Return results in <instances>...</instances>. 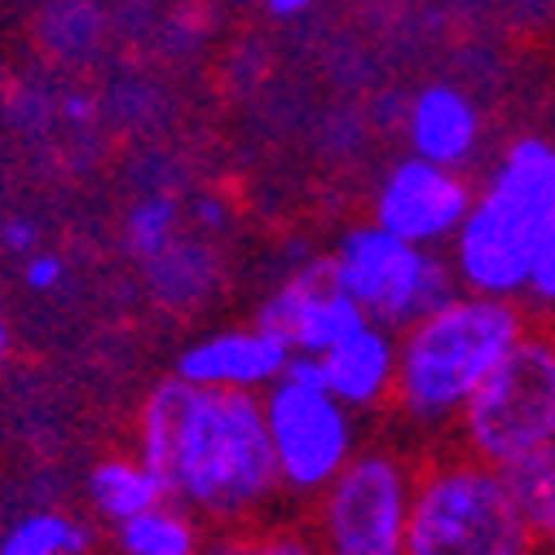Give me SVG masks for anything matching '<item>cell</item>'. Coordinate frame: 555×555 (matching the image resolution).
<instances>
[{
  "instance_id": "9",
  "label": "cell",
  "mask_w": 555,
  "mask_h": 555,
  "mask_svg": "<svg viewBox=\"0 0 555 555\" xmlns=\"http://www.w3.org/2000/svg\"><path fill=\"white\" fill-rule=\"evenodd\" d=\"M476 203V181L454 168H437L414 155L392 159L371 185V217L401 243L441 251L454 243L459 225Z\"/></svg>"
},
{
  "instance_id": "21",
  "label": "cell",
  "mask_w": 555,
  "mask_h": 555,
  "mask_svg": "<svg viewBox=\"0 0 555 555\" xmlns=\"http://www.w3.org/2000/svg\"><path fill=\"white\" fill-rule=\"evenodd\" d=\"M203 264H207V247H198V243H190V238H177L164 256H155V260L146 264V273H151V283H155V292H159L164 300L181 305V300L198 296V287H203Z\"/></svg>"
},
{
  "instance_id": "27",
  "label": "cell",
  "mask_w": 555,
  "mask_h": 555,
  "mask_svg": "<svg viewBox=\"0 0 555 555\" xmlns=\"http://www.w3.org/2000/svg\"><path fill=\"white\" fill-rule=\"evenodd\" d=\"M194 212H198V225H203V230H225V221H230L221 198H198Z\"/></svg>"
},
{
  "instance_id": "17",
  "label": "cell",
  "mask_w": 555,
  "mask_h": 555,
  "mask_svg": "<svg viewBox=\"0 0 555 555\" xmlns=\"http://www.w3.org/2000/svg\"><path fill=\"white\" fill-rule=\"evenodd\" d=\"M0 555H93V529L72 512H27L0 533Z\"/></svg>"
},
{
  "instance_id": "5",
  "label": "cell",
  "mask_w": 555,
  "mask_h": 555,
  "mask_svg": "<svg viewBox=\"0 0 555 555\" xmlns=\"http://www.w3.org/2000/svg\"><path fill=\"white\" fill-rule=\"evenodd\" d=\"M260 410L283 499L313 507L326 494V485L358 459L362 414L322 388L313 358H292L287 375L260 397Z\"/></svg>"
},
{
  "instance_id": "1",
  "label": "cell",
  "mask_w": 555,
  "mask_h": 555,
  "mask_svg": "<svg viewBox=\"0 0 555 555\" xmlns=\"http://www.w3.org/2000/svg\"><path fill=\"white\" fill-rule=\"evenodd\" d=\"M132 450L159 472L168 503L212 533L269 520L283 499L260 397L207 392L168 375L137 410Z\"/></svg>"
},
{
  "instance_id": "13",
  "label": "cell",
  "mask_w": 555,
  "mask_h": 555,
  "mask_svg": "<svg viewBox=\"0 0 555 555\" xmlns=\"http://www.w3.org/2000/svg\"><path fill=\"white\" fill-rule=\"evenodd\" d=\"M318 379L322 388L344 401L353 414H375L392 410V388H397V331L388 326H358L344 344L326 358H318Z\"/></svg>"
},
{
  "instance_id": "12",
  "label": "cell",
  "mask_w": 555,
  "mask_h": 555,
  "mask_svg": "<svg viewBox=\"0 0 555 555\" xmlns=\"http://www.w3.org/2000/svg\"><path fill=\"white\" fill-rule=\"evenodd\" d=\"M401 137H405V155L467 172L485 142V111L467 89L450 80H433L414 89V98L405 102Z\"/></svg>"
},
{
  "instance_id": "6",
  "label": "cell",
  "mask_w": 555,
  "mask_h": 555,
  "mask_svg": "<svg viewBox=\"0 0 555 555\" xmlns=\"http://www.w3.org/2000/svg\"><path fill=\"white\" fill-rule=\"evenodd\" d=\"M326 269L331 283L366 313V322L397 335L459 296L446 251L401 243L375 221L344 225L326 251Z\"/></svg>"
},
{
  "instance_id": "24",
  "label": "cell",
  "mask_w": 555,
  "mask_h": 555,
  "mask_svg": "<svg viewBox=\"0 0 555 555\" xmlns=\"http://www.w3.org/2000/svg\"><path fill=\"white\" fill-rule=\"evenodd\" d=\"M0 243H5V251H36L40 230H36L27 217H14V221L0 225Z\"/></svg>"
},
{
  "instance_id": "20",
  "label": "cell",
  "mask_w": 555,
  "mask_h": 555,
  "mask_svg": "<svg viewBox=\"0 0 555 555\" xmlns=\"http://www.w3.org/2000/svg\"><path fill=\"white\" fill-rule=\"evenodd\" d=\"M181 238V207L172 194H146V198H137L128 207V217H124V243L128 251L151 264L155 256H164L172 243Z\"/></svg>"
},
{
  "instance_id": "23",
  "label": "cell",
  "mask_w": 555,
  "mask_h": 555,
  "mask_svg": "<svg viewBox=\"0 0 555 555\" xmlns=\"http://www.w3.org/2000/svg\"><path fill=\"white\" fill-rule=\"evenodd\" d=\"M62 278H66V260L57 251H31L23 264V283L31 292H57Z\"/></svg>"
},
{
  "instance_id": "29",
  "label": "cell",
  "mask_w": 555,
  "mask_h": 555,
  "mask_svg": "<svg viewBox=\"0 0 555 555\" xmlns=\"http://www.w3.org/2000/svg\"><path fill=\"white\" fill-rule=\"evenodd\" d=\"M542 551H546V555H555V529H551V533L542 538Z\"/></svg>"
},
{
  "instance_id": "19",
  "label": "cell",
  "mask_w": 555,
  "mask_h": 555,
  "mask_svg": "<svg viewBox=\"0 0 555 555\" xmlns=\"http://www.w3.org/2000/svg\"><path fill=\"white\" fill-rule=\"evenodd\" d=\"M503 480H507L516 507L525 512V520L546 538L555 529V446L512 463L503 472Z\"/></svg>"
},
{
  "instance_id": "25",
  "label": "cell",
  "mask_w": 555,
  "mask_h": 555,
  "mask_svg": "<svg viewBox=\"0 0 555 555\" xmlns=\"http://www.w3.org/2000/svg\"><path fill=\"white\" fill-rule=\"evenodd\" d=\"M62 119L66 124H93L98 119V98L85 93V89H72V93H62Z\"/></svg>"
},
{
  "instance_id": "18",
  "label": "cell",
  "mask_w": 555,
  "mask_h": 555,
  "mask_svg": "<svg viewBox=\"0 0 555 555\" xmlns=\"http://www.w3.org/2000/svg\"><path fill=\"white\" fill-rule=\"evenodd\" d=\"M203 555H322V546H318L309 525L269 516V520H256L243 529L212 533Z\"/></svg>"
},
{
  "instance_id": "10",
  "label": "cell",
  "mask_w": 555,
  "mask_h": 555,
  "mask_svg": "<svg viewBox=\"0 0 555 555\" xmlns=\"http://www.w3.org/2000/svg\"><path fill=\"white\" fill-rule=\"evenodd\" d=\"M251 322L273 331L296 358L318 362L335 349V344L349 339L358 326H366V313L331 283L326 256H313V260H305L292 273L278 278V283L264 292Z\"/></svg>"
},
{
  "instance_id": "16",
  "label": "cell",
  "mask_w": 555,
  "mask_h": 555,
  "mask_svg": "<svg viewBox=\"0 0 555 555\" xmlns=\"http://www.w3.org/2000/svg\"><path fill=\"white\" fill-rule=\"evenodd\" d=\"M207 538H212V529L194 512H185L177 503H159L137 520L119 525L111 533V546H115V555H203Z\"/></svg>"
},
{
  "instance_id": "4",
  "label": "cell",
  "mask_w": 555,
  "mask_h": 555,
  "mask_svg": "<svg viewBox=\"0 0 555 555\" xmlns=\"http://www.w3.org/2000/svg\"><path fill=\"white\" fill-rule=\"evenodd\" d=\"M555 446V326L533 322L454 424V450L507 472Z\"/></svg>"
},
{
  "instance_id": "11",
  "label": "cell",
  "mask_w": 555,
  "mask_h": 555,
  "mask_svg": "<svg viewBox=\"0 0 555 555\" xmlns=\"http://www.w3.org/2000/svg\"><path fill=\"white\" fill-rule=\"evenodd\" d=\"M292 349L273 331L243 322V326H221L190 339L172 362V375L190 388L207 392H243V397H264L292 366Z\"/></svg>"
},
{
  "instance_id": "28",
  "label": "cell",
  "mask_w": 555,
  "mask_h": 555,
  "mask_svg": "<svg viewBox=\"0 0 555 555\" xmlns=\"http://www.w3.org/2000/svg\"><path fill=\"white\" fill-rule=\"evenodd\" d=\"M10 349H14V335H10V322L0 318V366L10 362Z\"/></svg>"
},
{
  "instance_id": "26",
  "label": "cell",
  "mask_w": 555,
  "mask_h": 555,
  "mask_svg": "<svg viewBox=\"0 0 555 555\" xmlns=\"http://www.w3.org/2000/svg\"><path fill=\"white\" fill-rule=\"evenodd\" d=\"M318 5V0H260V10L278 23H292V18H305L309 10Z\"/></svg>"
},
{
  "instance_id": "15",
  "label": "cell",
  "mask_w": 555,
  "mask_h": 555,
  "mask_svg": "<svg viewBox=\"0 0 555 555\" xmlns=\"http://www.w3.org/2000/svg\"><path fill=\"white\" fill-rule=\"evenodd\" d=\"M485 185L512 194L538 217H551L555 212V137H546V132L507 137V146L499 151Z\"/></svg>"
},
{
  "instance_id": "22",
  "label": "cell",
  "mask_w": 555,
  "mask_h": 555,
  "mask_svg": "<svg viewBox=\"0 0 555 555\" xmlns=\"http://www.w3.org/2000/svg\"><path fill=\"white\" fill-rule=\"evenodd\" d=\"M525 313L542 318V326H555V212L538 225L533 256H529V283H525Z\"/></svg>"
},
{
  "instance_id": "2",
  "label": "cell",
  "mask_w": 555,
  "mask_h": 555,
  "mask_svg": "<svg viewBox=\"0 0 555 555\" xmlns=\"http://www.w3.org/2000/svg\"><path fill=\"white\" fill-rule=\"evenodd\" d=\"M533 318L525 305L459 292L450 305L397 335L392 414L410 433H454L459 414L525 339Z\"/></svg>"
},
{
  "instance_id": "14",
  "label": "cell",
  "mask_w": 555,
  "mask_h": 555,
  "mask_svg": "<svg viewBox=\"0 0 555 555\" xmlns=\"http://www.w3.org/2000/svg\"><path fill=\"white\" fill-rule=\"evenodd\" d=\"M85 490H89L93 512H98L111 529H119V525L137 520L142 512L168 503V490H164L159 472H155L142 454H137V450H119V454L98 459L93 472H89Z\"/></svg>"
},
{
  "instance_id": "3",
  "label": "cell",
  "mask_w": 555,
  "mask_h": 555,
  "mask_svg": "<svg viewBox=\"0 0 555 555\" xmlns=\"http://www.w3.org/2000/svg\"><path fill=\"white\" fill-rule=\"evenodd\" d=\"M405 555H546L503 472L446 446L420 459Z\"/></svg>"
},
{
  "instance_id": "7",
  "label": "cell",
  "mask_w": 555,
  "mask_h": 555,
  "mask_svg": "<svg viewBox=\"0 0 555 555\" xmlns=\"http://www.w3.org/2000/svg\"><path fill=\"white\" fill-rule=\"evenodd\" d=\"M420 454L371 441L309 507L322 555H405Z\"/></svg>"
},
{
  "instance_id": "8",
  "label": "cell",
  "mask_w": 555,
  "mask_h": 555,
  "mask_svg": "<svg viewBox=\"0 0 555 555\" xmlns=\"http://www.w3.org/2000/svg\"><path fill=\"white\" fill-rule=\"evenodd\" d=\"M542 221L546 217L529 212V207L516 203L512 194H503L494 185H476L472 212L459 225L454 243L446 247V260L454 269L459 292L520 305L525 283H529L533 238H538Z\"/></svg>"
}]
</instances>
